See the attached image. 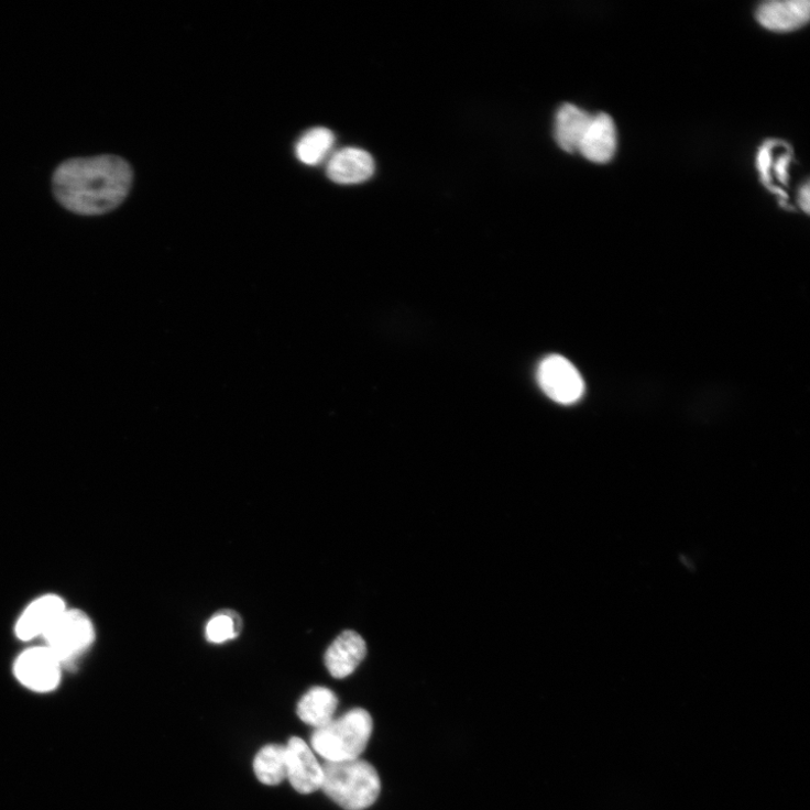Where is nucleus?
Masks as SVG:
<instances>
[{
	"mask_svg": "<svg viewBox=\"0 0 810 810\" xmlns=\"http://www.w3.org/2000/svg\"><path fill=\"white\" fill-rule=\"evenodd\" d=\"M132 183V167L114 155L67 161L56 169L53 179L61 205L86 217L103 216L119 208Z\"/></svg>",
	"mask_w": 810,
	"mask_h": 810,
	"instance_id": "obj_1",
	"label": "nucleus"
},
{
	"mask_svg": "<svg viewBox=\"0 0 810 810\" xmlns=\"http://www.w3.org/2000/svg\"><path fill=\"white\" fill-rule=\"evenodd\" d=\"M321 790L344 810H364L381 793V779L375 768L362 758L325 763Z\"/></svg>",
	"mask_w": 810,
	"mask_h": 810,
	"instance_id": "obj_2",
	"label": "nucleus"
},
{
	"mask_svg": "<svg viewBox=\"0 0 810 810\" xmlns=\"http://www.w3.org/2000/svg\"><path fill=\"white\" fill-rule=\"evenodd\" d=\"M373 727V719L365 709H351L341 718L316 729L311 736V748L326 763L361 758L372 737Z\"/></svg>",
	"mask_w": 810,
	"mask_h": 810,
	"instance_id": "obj_3",
	"label": "nucleus"
},
{
	"mask_svg": "<svg viewBox=\"0 0 810 810\" xmlns=\"http://www.w3.org/2000/svg\"><path fill=\"white\" fill-rule=\"evenodd\" d=\"M43 637L62 665L72 666L91 646L95 630L85 613L66 610Z\"/></svg>",
	"mask_w": 810,
	"mask_h": 810,
	"instance_id": "obj_4",
	"label": "nucleus"
},
{
	"mask_svg": "<svg viewBox=\"0 0 810 810\" xmlns=\"http://www.w3.org/2000/svg\"><path fill=\"white\" fill-rule=\"evenodd\" d=\"M537 380L544 393L556 403H577L584 394V381L577 368L560 354H550L539 364Z\"/></svg>",
	"mask_w": 810,
	"mask_h": 810,
	"instance_id": "obj_5",
	"label": "nucleus"
},
{
	"mask_svg": "<svg viewBox=\"0 0 810 810\" xmlns=\"http://www.w3.org/2000/svg\"><path fill=\"white\" fill-rule=\"evenodd\" d=\"M63 665L46 646L33 647L20 655L15 675L20 682L36 692H48L61 682Z\"/></svg>",
	"mask_w": 810,
	"mask_h": 810,
	"instance_id": "obj_6",
	"label": "nucleus"
},
{
	"mask_svg": "<svg viewBox=\"0 0 810 810\" xmlns=\"http://www.w3.org/2000/svg\"><path fill=\"white\" fill-rule=\"evenodd\" d=\"M287 779L299 793L308 795L321 789L324 768L314 749L302 738L292 737L287 745Z\"/></svg>",
	"mask_w": 810,
	"mask_h": 810,
	"instance_id": "obj_7",
	"label": "nucleus"
},
{
	"mask_svg": "<svg viewBox=\"0 0 810 810\" xmlns=\"http://www.w3.org/2000/svg\"><path fill=\"white\" fill-rule=\"evenodd\" d=\"M368 654L364 638L353 631H344L328 647L325 664L336 679L351 676L363 663Z\"/></svg>",
	"mask_w": 810,
	"mask_h": 810,
	"instance_id": "obj_8",
	"label": "nucleus"
},
{
	"mask_svg": "<svg viewBox=\"0 0 810 810\" xmlns=\"http://www.w3.org/2000/svg\"><path fill=\"white\" fill-rule=\"evenodd\" d=\"M375 172V163L368 151L344 147L331 156L327 165L328 177L340 185H358L369 180Z\"/></svg>",
	"mask_w": 810,
	"mask_h": 810,
	"instance_id": "obj_9",
	"label": "nucleus"
},
{
	"mask_svg": "<svg viewBox=\"0 0 810 810\" xmlns=\"http://www.w3.org/2000/svg\"><path fill=\"white\" fill-rule=\"evenodd\" d=\"M617 149V132L614 120L600 113L591 117L579 151L582 156L594 164L610 163Z\"/></svg>",
	"mask_w": 810,
	"mask_h": 810,
	"instance_id": "obj_10",
	"label": "nucleus"
},
{
	"mask_svg": "<svg viewBox=\"0 0 810 810\" xmlns=\"http://www.w3.org/2000/svg\"><path fill=\"white\" fill-rule=\"evenodd\" d=\"M64 600L57 595H44L28 606L17 624V635L22 641H30L53 627L66 612Z\"/></svg>",
	"mask_w": 810,
	"mask_h": 810,
	"instance_id": "obj_11",
	"label": "nucleus"
},
{
	"mask_svg": "<svg viewBox=\"0 0 810 810\" xmlns=\"http://www.w3.org/2000/svg\"><path fill=\"white\" fill-rule=\"evenodd\" d=\"M810 4L807 0H773L756 11V19L764 28L775 32H791L809 21Z\"/></svg>",
	"mask_w": 810,
	"mask_h": 810,
	"instance_id": "obj_12",
	"label": "nucleus"
},
{
	"mask_svg": "<svg viewBox=\"0 0 810 810\" xmlns=\"http://www.w3.org/2000/svg\"><path fill=\"white\" fill-rule=\"evenodd\" d=\"M591 116L573 105H565L557 111L554 135L557 144L570 154L579 151Z\"/></svg>",
	"mask_w": 810,
	"mask_h": 810,
	"instance_id": "obj_13",
	"label": "nucleus"
},
{
	"mask_svg": "<svg viewBox=\"0 0 810 810\" xmlns=\"http://www.w3.org/2000/svg\"><path fill=\"white\" fill-rule=\"evenodd\" d=\"M337 707L338 698L333 691L314 687L298 701L297 715L303 723L319 729L333 720Z\"/></svg>",
	"mask_w": 810,
	"mask_h": 810,
	"instance_id": "obj_14",
	"label": "nucleus"
},
{
	"mask_svg": "<svg viewBox=\"0 0 810 810\" xmlns=\"http://www.w3.org/2000/svg\"><path fill=\"white\" fill-rule=\"evenodd\" d=\"M253 771L259 780L266 786H277L287 779L286 746L270 744L264 746L253 759Z\"/></svg>",
	"mask_w": 810,
	"mask_h": 810,
	"instance_id": "obj_15",
	"label": "nucleus"
},
{
	"mask_svg": "<svg viewBox=\"0 0 810 810\" xmlns=\"http://www.w3.org/2000/svg\"><path fill=\"white\" fill-rule=\"evenodd\" d=\"M336 138L327 128H315L304 133L296 143L297 160L308 166L321 164L333 147Z\"/></svg>",
	"mask_w": 810,
	"mask_h": 810,
	"instance_id": "obj_16",
	"label": "nucleus"
},
{
	"mask_svg": "<svg viewBox=\"0 0 810 810\" xmlns=\"http://www.w3.org/2000/svg\"><path fill=\"white\" fill-rule=\"evenodd\" d=\"M243 627L238 613L233 611L218 612L207 624L206 636L210 643L223 644L236 639Z\"/></svg>",
	"mask_w": 810,
	"mask_h": 810,
	"instance_id": "obj_17",
	"label": "nucleus"
},
{
	"mask_svg": "<svg viewBox=\"0 0 810 810\" xmlns=\"http://www.w3.org/2000/svg\"><path fill=\"white\" fill-rule=\"evenodd\" d=\"M771 143H767L758 152L757 165L762 172L765 184L771 188L774 176L784 185L788 184V166L791 160L790 150L787 149L775 164L771 162Z\"/></svg>",
	"mask_w": 810,
	"mask_h": 810,
	"instance_id": "obj_18",
	"label": "nucleus"
},
{
	"mask_svg": "<svg viewBox=\"0 0 810 810\" xmlns=\"http://www.w3.org/2000/svg\"><path fill=\"white\" fill-rule=\"evenodd\" d=\"M800 206L806 214H809V186L808 184L800 191Z\"/></svg>",
	"mask_w": 810,
	"mask_h": 810,
	"instance_id": "obj_19",
	"label": "nucleus"
}]
</instances>
